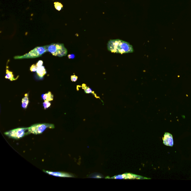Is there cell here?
Segmentation results:
<instances>
[{
    "label": "cell",
    "mask_w": 191,
    "mask_h": 191,
    "mask_svg": "<svg viewBox=\"0 0 191 191\" xmlns=\"http://www.w3.org/2000/svg\"><path fill=\"white\" fill-rule=\"evenodd\" d=\"M110 52L120 54L129 53L133 52V46L127 42L120 39L111 40L107 44Z\"/></svg>",
    "instance_id": "obj_1"
},
{
    "label": "cell",
    "mask_w": 191,
    "mask_h": 191,
    "mask_svg": "<svg viewBox=\"0 0 191 191\" xmlns=\"http://www.w3.org/2000/svg\"><path fill=\"white\" fill-rule=\"evenodd\" d=\"M46 46L48 52L54 56L61 57L67 55L68 51L63 44L53 43Z\"/></svg>",
    "instance_id": "obj_2"
},
{
    "label": "cell",
    "mask_w": 191,
    "mask_h": 191,
    "mask_svg": "<svg viewBox=\"0 0 191 191\" xmlns=\"http://www.w3.org/2000/svg\"><path fill=\"white\" fill-rule=\"evenodd\" d=\"M46 46H37L34 48L28 53L22 56H15V59H23L35 58L41 56L45 53L47 52Z\"/></svg>",
    "instance_id": "obj_3"
},
{
    "label": "cell",
    "mask_w": 191,
    "mask_h": 191,
    "mask_svg": "<svg viewBox=\"0 0 191 191\" xmlns=\"http://www.w3.org/2000/svg\"><path fill=\"white\" fill-rule=\"evenodd\" d=\"M30 134L27 128H18L6 132L4 135L14 139H19L24 137L26 135Z\"/></svg>",
    "instance_id": "obj_4"
},
{
    "label": "cell",
    "mask_w": 191,
    "mask_h": 191,
    "mask_svg": "<svg viewBox=\"0 0 191 191\" xmlns=\"http://www.w3.org/2000/svg\"><path fill=\"white\" fill-rule=\"evenodd\" d=\"M54 124H38L33 125L28 128L30 134L34 135H39L43 133L47 128H54Z\"/></svg>",
    "instance_id": "obj_5"
},
{
    "label": "cell",
    "mask_w": 191,
    "mask_h": 191,
    "mask_svg": "<svg viewBox=\"0 0 191 191\" xmlns=\"http://www.w3.org/2000/svg\"><path fill=\"white\" fill-rule=\"evenodd\" d=\"M111 179H147L145 177H143L141 176L135 175L133 174L126 173L122 175H116L111 178Z\"/></svg>",
    "instance_id": "obj_6"
},
{
    "label": "cell",
    "mask_w": 191,
    "mask_h": 191,
    "mask_svg": "<svg viewBox=\"0 0 191 191\" xmlns=\"http://www.w3.org/2000/svg\"><path fill=\"white\" fill-rule=\"evenodd\" d=\"M163 143L165 145L172 147L174 145V141L172 135L169 133H166L163 138Z\"/></svg>",
    "instance_id": "obj_7"
},
{
    "label": "cell",
    "mask_w": 191,
    "mask_h": 191,
    "mask_svg": "<svg viewBox=\"0 0 191 191\" xmlns=\"http://www.w3.org/2000/svg\"><path fill=\"white\" fill-rule=\"evenodd\" d=\"M44 172L46 173L49 174V175L54 176L56 177H73V175L71 174L67 173L58 172H51L48 171L43 170Z\"/></svg>",
    "instance_id": "obj_8"
},
{
    "label": "cell",
    "mask_w": 191,
    "mask_h": 191,
    "mask_svg": "<svg viewBox=\"0 0 191 191\" xmlns=\"http://www.w3.org/2000/svg\"><path fill=\"white\" fill-rule=\"evenodd\" d=\"M36 72L37 74L40 77H42L46 74V72L45 68L43 66L37 67Z\"/></svg>",
    "instance_id": "obj_9"
},
{
    "label": "cell",
    "mask_w": 191,
    "mask_h": 191,
    "mask_svg": "<svg viewBox=\"0 0 191 191\" xmlns=\"http://www.w3.org/2000/svg\"><path fill=\"white\" fill-rule=\"evenodd\" d=\"M22 107L24 109H26L27 107L28 103H29V99H28V94H25V97L22 98Z\"/></svg>",
    "instance_id": "obj_10"
},
{
    "label": "cell",
    "mask_w": 191,
    "mask_h": 191,
    "mask_svg": "<svg viewBox=\"0 0 191 191\" xmlns=\"http://www.w3.org/2000/svg\"><path fill=\"white\" fill-rule=\"evenodd\" d=\"M82 89H84V91H85V94H93L95 96L96 98H98V97L96 96V94H94V91H93L92 89H91V88H90L89 87L86 86V85H85V84H82Z\"/></svg>",
    "instance_id": "obj_11"
},
{
    "label": "cell",
    "mask_w": 191,
    "mask_h": 191,
    "mask_svg": "<svg viewBox=\"0 0 191 191\" xmlns=\"http://www.w3.org/2000/svg\"><path fill=\"white\" fill-rule=\"evenodd\" d=\"M42 97L44 100L52 101L53 100L54 96L52 95L50 91L48 92L47 94H42Z\"/></svg>",
    "instance_id": "obj_12"
},
{
    "label": "cell",
    "mask_w": 191,
    "mask_h": 191,
    "mask_svg": "<svg viewBox=\"0 0 191 191\" xmlns=\"http://www.w3.org/2000/svg\"><path fill=\"white\" fill-rule=\"evenodd\" d=\"M7 68L6 70V75L5 77L6 79L10 80V81L15 80H16L13 77V72L10 71L8 69H7Z\"/></svg>",
    "instance_id": "obj_13"
},
{
    "label": "cell",
    "mask_w": 191,
    "mask_h": 191,
    "mask_svg": "<svg viewBox=\"0 0 191 191\" xmlns=\"http://www.w3.org/2000/svg\"><path fill=\"white\" fill-rule=\"evenodd\" d=\"M54 5H55V8L59 11L61 10L62 8L63 7L62 4L61 3L58 2L54 3Z\"/></svg>",
    "instance_id": "obj_14"
},
{
    "label": "cell",
    "mask_w": 191,
    "mask_h": 191,
    "mask_svg": "<svg viewBox=\"0 0 191 191\" xmlns=\"http://www.w3.org/2000/svg\"><path fill=\"white\" fill-rule=\"evenodd\" d=\"M43 106H44L45 109H46L50 106L51 103H50L49 101L46 100H45L44 102H43Z\"/></svg>",
    "instance_id": "obj_15"
},
{
    "label": "cell",
    "mask_w": 191,
    "mask_h": 191,
    "mask_svg": "<svg viewBox=\"0 0 191 191\" xmlns=\"http://www.w3.org/2000/svg\"><path fill=\"white\" fill-rule=\"evenodd\" d=\"M37 67L36 65L35 64H33L30 68V70L32 72H35L36 71Z\"/></svg>",
    "instance_id": "obj_16"
},
{
    "label": "cell",
    "mask_w": 191,
    "mask_h": 191,
    "mask_svg": "<svg viewBox=\"0 0 191 191\" xmlns=\"http://www.w3.org/2000/svg\"><path fill=\"white\" fill-rule=\"evenodd\" d=\"M78 78V77L75 75H73L71 77V79L73 82H76Z\"/></svg>",
    "instance_id": "obj_17"
},
{
    "label": "cell",
    "mask_w": 191,
    "mask_h": 191,
    "mask_svg": "<svg viewBox=\"0 0 191 191\" xmlns=\"http://www.w3.org/2000/svg\"><path fill=\"white\" fill-rule=\"evenodd\" d=\"M43 64V61H41V60H40V61H39L37 63V64H36V65H37V67H40L42 66Z\"/></svg>",
    "instance_id": "obj_18"
},
{
    "label": "cell",
    "mask_w": 191,
    "mask_h": 191,
    "mask_svg": "<svg viewBox=\"0 0 191 191\" xmlns=\"http://www.w3.org/2000/svg\"><path fill=\"white\" fill-rule=\"evenodd\" d=\"M68 57L69 59H74L75 58V55L74 54H71V55H69Z\"/></svg>",
    "instance_id": "obj_19"
}]
</instances>
